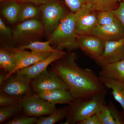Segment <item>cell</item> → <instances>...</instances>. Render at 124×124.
<instances>
[{"label": "cell", "mask_w": 124, "mask_h": 124, "mask_svg": "<svg viewBox=\"0 0 124 124\" xmlns=\"http://www.w3.org/2000/svg\"><path fill=\"white\" fill-rule=\"evenodd\" d=\"M18 48L22 50L29 49L31 51L38 53L48 52H54L58 50L51 46L49 40L45 42L37 41H31L28 44L20 45Z\"/></svg>", "instance_id": "obj_22"}, {"label": "cell", "mask_w": 124, "mask_h": 124, "mask_svg": "<svg viewBox=\"0 0 124 124\" xmlns=\"http://www.w3.org/2000/svg\"><path fill=\"white\" fill-rule=\"evenodd\" d=\"M6 0H0V1L1 2H2V1H5Z\"/></svg>", "instance_id": "obj_37"}, {"label": "cell", "mask_w": 124, "mask_h": 124, "mask_svg": "<svg viewBox=\"0 0 124 124\" xmlns=\"http://www.w3.org/2000/svg\"><path fill=\"white\" fill-rule=\"evenodd\" d=\"M91 34L104 41L119 40L124 38V27L116 18L115 22L110 24H98L93 29Z\"/></svg>", "instance_id": "obj_13"}, {"label": "cell", "mask_w": 124, "mask_h": 124, "mask_svg": "<svg viewBox=\"0 0 124 124\" xmlns=\"http://www.w3.org/2000/svg\"><path fill=\"white\" fill-rule=\"evenodd\" d=\"M22 112L23 106L21 102L14 105L0 107V124L6 123Z\"/></svg>", "instance_id": "obj_21"}, {"label": "cell", "mask_w": 124, "mask_h": 124, "mask_svg": "<svg viewBox=\"0 0 124 124\" xmlns=\"http://www.w3.org/2000/svg\"><path fill=\"white\" fill-rule=\"evenodd\" d=\"M76 42L78 48L95 62L104 51V41L93 35H78Z\"/></svg>", "instance_id": "obj_9"}, {"label": "cell", "mask_w": 124, "mask_h": 124, "mask_svg": "<svg viewBox=\"0 0 124 124\" xmlns=\"http://www.w3.org/2000/svg\"><path fill=\"white\" fill-rule=\"evenodd\" d=\"M31 79L17 72L10 75L0 85V93L22 99L35 94L31 85Z\"/></svg>", "instance_id": "obj_4"}, {"label": "cell", "mask_w": 124, "mask_h": 124, "mask_svg": "<svg viewBox=\"0 0 124 124\" xmlns=\"http://www.w3.org/2000/svg\"><path fill=\"white\" fill-rule=\"evenodd\" d=\"M107 91L85 98L74 99L69 105V112L64 124H78L87 117L96 114L106 103Z\"/></svg>", "instance_id": "obj_2"}, {"label": "cell", "mask_w": 124, "mask_h": 124, "mask_svg": "<svg viewBox=\"0 0 124 124\" xmlns=\"http://www.w3.org/2000/svg\"><path fill=\"white\" fill-rule=\"evenodd\" d=\"M101 68L99 74L100 77L112 79L124 84V59L104 65Z\"/></svg>", "instance_id": "obj_16"}, {"label": "cell", "mask_w": 124, "mask_h": 124, "mask_svg": "<svg viewBox=\"0 0 124 124\" xmlns=\"http://www.w3.org/2000/svg\"><path fill=\"white\" fill-rule=\"evenodd\" d=\"M104 51L96 62L102 67L124 59V38L115 40H105Z\"/></svg>", "instance_id": "obj_11"}, {"label": "cell", "mask_w": 124, "mask_h": 124, "mask_svg": "<svg viewBox=\"0 0 124 124\" xmlns=\"http://www.w3.org/2000/svg\"><path fill=\"white\" fill-rule=\"evenodd\" d=\"M97 18L98 23L100 25L110 24L116 19L112 11H98Z\"/></svg>", "instance_id": "obj_27"}, {"label": "cell", "mask_w": 124, "mask_h": 124, "mask_svg": "<svg viewBox=\"0 0 124 124\" xmlns=\"http://www.w3.org/2000/svg\"><path fill=\"white\" fill-rule=\"evenodd\" d=\"M100 78L105 87L112 90V93L114 99L122 107L124 113V84L112 79Z\"/></svg>", "instance_id": "obj_17"}, {"label": "cell", "mask_w": 124, "mask_h": 124, "mask_svg": "<svg viewBox=\"0 0 124 124\" xmlns=\"http://www.w3.org/2000/svg\"><path fill=\"white\" fill-rule=\"evenodd\" d=\"M22 3H28L37 5H42L46 4L51 0H16Z\"/></svg>", "instance_id": "obj_34"}, {"label": "cell", "mask_w": 124, "mask_h": 124, "mask_svg": "<svg viewBox=\"0 0 124 124\" xmlns=\"http://www.w3.org/2000/svg\"><path fill=\"white\" fill-rule=\"evenodd\" d=\"M38 118L35 116H29L23 115H19L8 121L6 124H36Z\"/></svg>", "instance_id": "obj_26"}, {"label": "cell", "mask_w": 124, "mask_h": 124, "mask_svg": "<svg viewBox=\"0 0 124 124\" xmlns=\"http://www.w3.org/2000/svg\"><path fill=\"white\" fill-rule=\"evenodd\" d=\"M0 32L1 35L6 37H11L13 34L12 30L5 24L1 18H0Z\"/></svg>", "instance_id": "obj_32"}, {"label": "cell", "mask_w": 124, "mask_h": 124, "mask_svg": "<svg viewBox=\"0 0 124 124\" xmlns=\"http://www.w3.org/2000/svg\"><path fill=\"white\" fill-rule=\"evenodd\" d=\"M70 106L63 107L57 109L53 113L46 117H41L37 120L36 124H54L66 118L69 112Z\"/></svg>", "instance_id": "obj_19"}, {"label": "cell", "mask_w": 124, "mask_h": 124, "mask_svg": "<svg viewBox=\"0 0 124 124\" xmlns=\"http://www.w3.org/2000/svg\"><path fill=\"white\" fill-rule=\"evenodd\" d=\"M31 85L35 94L55 89L68 90L64 81L51 70L49 71L46 69L32 79Z\"/></svg>", "instance_id": "obj_8"}, {"label": "cell", "mask_w": 124, "mask_h": 124, "mask_svg": "<svg viewBox=\"0 0 124 124\" xmlns=\"http://www.w3.org/2000/svg\"><path fill=\"white\" fill-rule=\"evenodd\" d=\"M45 31L41 21L38 18H33L22 22L13 31V38L16 41L27 40L40 36Z\"/></svg>", "instance_id": "obj_10"}, {"label": "cell", "mask_w": 124, "mask_h": 124, "mask_svg": "<svg viewBox=\"0 0 124 124\" xmlns=\"http://www.w3.org/2000/svg\"><path fill=\"white\" fill-rule=\"evenodd\" d=\"M76 60L75 53L70 52L51 64V70L64 81L74 99L107 91L99 76L91 69L81 67Z\"/></svg>", "instance_id": "obj_1"}, {"label": "cell", "mask_w": 124, "mask_h": 124, "mask_svg": "<svg viewBox=\"0 0 124 124\" xmlns=\"http://www.w3.org/2000/svg\"><path fill=\"white\" fill-rule=\"evenodd\" d=\"M119 2H124V0H117Z\"/></svg>", "instance_id": "obj_36"}, {"label": "cell", "mask_w": 124, "mask_h": 124, "mask_svg": "<svg viewBox=\"0 0 124 124\" xmlns=\"http://www.w3.org/2000/svg\"><path fill=\"white\" fill-rule=\"evenodd\" d=\"M40 12V9L31 3H22L20 6L17 22H23L33 18H38Z\"/></svg>", "instance_id": "obj_23"}, {"label": "cell", "mask_w": 124, "mask_h": 124, "mask_svg": "<svg viewBox=\"0 0 124 124\" xmlns=\"http://www.w3.org/2000/svg\"><path fill=\"white\" fill-rule=\"evenodd\" d=\"M40 9L45 32L48 36L68 14L59 3L53 0L41 5Z\"/></svg>", "instance_id": "obj_5"}, {"label": "cell", "mask_w": 124, "mask_h": 124, "mask_svg": "<svg viewBox=\"0 0 124 124\" xmlns=\"http://www.w3.org/2000/svg\"><path fill=\"white\" fill-rule=\"evenodd\" d=\"M78 124H101L96 115L91 116L81 121Z\"/></svg>", "instance_id": "obj_33"}, {"label": "cell", "mask_w": 124, "mask_h": 124, "mask_svg": "<svg viewBox=\"0 0 124 124\" xmlns=\"http://www.w3.org/2000/svg\"><path fill=\"white\" fill-rule=\"evenodd\" d=\"M112 11L116 18L124 27V2H120L118 8Z\"/></svg>", "instance_id": "obj_31"}, {"label": "cell", "mask_w": 124, "mask_h": 124, "mask_svg": "<svg viewBox=\"0 0 124 124\" xmlns=\"http://www.w3.org/2000/svg\"><path fill=\"white\" fill-rule=\"evenodd\" d=\"M116 124H124V113L118 110L112 102L108 106Z\"/></svg>", "instance_id": "obj_29"}, {"label": "cell", "mask_w": 124, "mask_h": 124, "mask_svg": "<svg viewBox=\"0 0 124 124\" xmlns=\"http://www.w3.org/2000/svg\"><path fill=\"white\" fill-rule=\"evenodd\" d=\"M117 0H91V5L96 11H112L116 9L119 4Z\"/></svg>", "instance_id": "obj_24"}, {"label": "cell", "mask_w": 124, "mask_h": 124, "mask_svg": "<svg viewBox=\"0 0 124 124\" xmlns=\"http://www.w3.org/2000/svg\"><path fill=\"white\" fill-rule=\"evenodd\" d=\"M20 102L22 104L23 114L29 116H48L57 109L55 105L42 99L36 94L24 97Z\"/></svg>", "instance_id": "obj_7"}, {"label": "cell", "mask_w": 124, "mask_h": 124, "mask_svg": "<svg viewBox=\"0 0 124 124\" xmlns=\"http://www.w3.org/2000/svg\"><path fill=\"white\" fill-rule=\"evenodd\" d=\"M7 49L11 51L17 62V67L13 74L20 69L30 66L44 60L53 53L48 52L38 53L32 51H29L21 49L18 48Z\"/></svg>", "instance_id": "obj_12"}, {"label": "cell", "mask_w": 124, "mask_h": 124, "mask_svg": "<svg viewBox=\"0 0 124 124\" xmlns=\"http://www.w3.org/2000/svg\"><path fill=\"white\" fill-rule=\"evenodd\" d=\"M97 12L91 4H85L75 13L78 35H91L93 29L98 24Z\"/></svg>", "instance_id": "obj_6"}, {"label": "cell", "mask_w": 124, "mask_h": 124, "mask_svg": "<svg viewBox=\"0 0 124 124\" xmlns=\"http://www.w3.org/2000/svg\"><path fill=\"white\" fill-rule=\"evenodd\" d=\"M17 66L16 59L9 50L1 48L0 49V67L8 72L5 80L13 73Z\"/></svg>", "instance_id": "obj_18"}, {"label": "cell", "mask_w": 124, "mask_h": 124, "mask_svg": "<svg viewBox=\"0 0 124 124\" xmlns=\"http://www.w3.org/2000/svg\"><path fill=\"white\" fill-rule=\"evenodd\" d=\"M6 76V75H5L4 74L1 73L0 75V85H1L4 81Z\"/></svg>", "instance_id": "obj_35"}, {"label": "cell", "mask_w": 124, "mask_h": 124, "mask_svg": "<svg viewBox=\"0 0 124 124\" xmlns=\"http://www.w3.org/2000/svg\"><path fill=\"white\" fill-rule=\"evenodd\" d=\"M22 99L0 93V106H5L19 103Z\"/></svg>", "instance_id": "obj_30"}, {"label": "cell", "mask_w": 124, "mask_h": 124, "mask_svg": "<svg viewBox=\"0 0 124 124\" xmlns=\"http://www.w3.org/2000/svg\"><path fill=\"white\" fill-rule=\"evenodd\" d=\"M78 35L76 31L75 13H68L50 35L51 45L56 49L71 50L78 48L77 44Z\"/></svg>", "instance_id": "obj_3"}, {"label": "cell", "mask_w": 124, "mask_h": 124, "mask_svg": "<svg viewBox=\"0 0 124 124\" xmlns=\"http://www.w3.org/2000/svg\"><path fill=\"white\" fill-rule=\"evenodd\" d=\"M101 124H116L106 103H104L95 114Z\"/></svg>", "instance_id": "obj_25"}, {"label": "cell", "mask_w": 124, "mask_h": 124, "mask_svg": "<svg viewBox=\"0 0 124 124\" xmlns=\"http://www.w3.org/2000/svg\"><path fill=\"white\" fill-rule=\"evenodd\" d=\"M16 0L11 1L2 8V13L6 20L10 23L17 22L21 4Z\"/></svg>", "instance_id": "obj_20"}, {"label": "cell", "mask_w": 124, "mask_h": 124, "mask_svg": "<svg viewBox=\"0 0 124 124\" xmlns=\"http://www.w3.org/2000/svg\"><path fill=\"white\" fill-rule=\"evenodd\" d=\"M71 12L75 13L78 11L83 5L90 4L91 0H64Z\"/></svg>", "instance_id": "obj_28"}, {"label": "cell", "mask_w": 124, "mask_h": 124, "mask_svg": "<svg viewBox=\"0 0 124 124\" xmlns=\"http://www.w3.org/2000/svg\"><path fill=\"white\" fill-rule=\"evenodd\" d=\"M66 54V52L62 50H58L54 52L44 60L30 66L20 69L17 72L27 76L32 80L46 70L49 65L56 60L63 57Z\"/></svg>", "instance_id": "obj_14"}, {"label": "cell", "mask_w": 124, "mask_h": 124, "mask_svg": "<svg viewBox=\"0 0 124 124\" xmlns=\"http://www.w3.org/2000/svg\"><path fill=\"white\" fill-rule=\"evenodd\" d=\"M39 97L52 104L70 105L74 100V98L68 90L55 89L44 91L36 94Z\"/></svg>", "instance_id": "obj_15"}]
</instances>
